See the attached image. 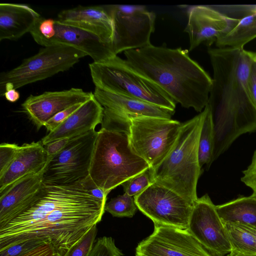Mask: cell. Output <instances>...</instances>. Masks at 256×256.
Instances as JSON below:
<instances>
[{"mask_svg": "<svg viewBox=\"0 0 256 256\" xmlns=\"http://www.w3.org/2000/svg\"><path fill=\"white\" fill-rule=\"evenodd\" d=\"M95 187L88 176L67 185L43 184L31 202L0 226V250L49 244L56 256H66L104 212L106 201L94 196Z\"/></svg>", "mask_w": 256, "mask_h": 256, "instance_id": "obj_1", "label": "cell"}, {"mask_svg": "<svg viewBox=\"0 0 256 256\" xmlns=\"http://www.w3.org/2000/svg\"><path fill=\"white\" fill-rule=\"evenodd\" d=\"M213 70L208 102L214 134L212 162L239 136L256 130V104L250 86V51L208 48Z\"/></svg>", "mask_w": 256, "mask_h": 256, "instance_id": "obj_2", "label": "cell"}, {"mask_svg": "<svg viewBox=\"0 0 256 256\" xmlns=\"http://www.w3.org/2000/svg\"><path fill=\"white\" fill-rule=\"evenodd\" d=\"M126 60L139 73L185 108L201 112L208 104L212 79L186 50L151 44L125 51Z\"/></svg>", "mask_w": 256, "mask_h": 256, "instance_id": "obj_3", "label": "cell"}, {"mask_svg": "<svg viewBox=\"0 0 256 256\" xmlns=\"http://www.w3.org/2000/svg\"><path fill=\"white\" fill-rule=\"evenodd\" d=\"M206 114L182 123L178 136L172 150L156 166L150 168L152 182L178 193L192 203L198 198L196 186L202 174L198 159V143Z\"/></svg>", "mask_w": 256, "mask_h": 256, "instance_id": "obj_4", "label": "cell"}, {"mask_svg": "<svg viewBox=\"0 0 256 256\" xmlns=\"http://www.w3.org/2000/svg\"><path fill=\"white\" fill-rule=\"evenodd\" d=\"M150 168L134 151L126 134L102 128L98 132L88 176L96 187L108 194Z\"/></svg>", "mask_w": 256, "mask_h": 256, "instance_id": "obj_5", "label": "cell"}, {"mask_svg": "<svg viewBox=\"0 0 256 256\" xmlns=\"http://www.w3.org/2000/svg\"><path fill=\"white\" fill-rule=\"evenodd\" d=\"M89 68L96 88L170 110L176 108V102L164 90L117 56L105 61L93 62Z\"/></svg>", "mask_w": 256, "mask_h": 256, "instance_id": "obj_6", "label": "cell"}, {"mask_svg": "<svg viewBox=\"0 0 256 256\" xmlns=\"http://www.w3.org/2000/svg\"><path fill=\"white\" fill-rule=\"evenodd\" d=\"M86 56L68 46H44L36 54L24 60L18 66L0 74V94L2 96L7 89L16 90L67 70Z\"/></svg>", "mask_w": 256, "mask_h": 256, "instance_id": "obj_7", "label": "cell"}, {"mask_svg": "<svg viewBox=\"0 0 256 256\" xmlns=\"http://www.w3.org/2000/svg\"><path fill=\"white\" fill-rule=\"evenodd\" d=\"M182 123L171 118L138 116L130 119L131 147L151 168L158 165L174 146Z\"/></svg>", "mask_w": 256, "mask_h": 256, "instance_id": "obj_8", "label": "cell"}, {"mask_svg": "<svg viewBox=\"0 0 256 256\" xmlns=\"http://www.w3.org/2000/svg\"><path fill=\"white\" fill-rule=\"evenodd\" d=\"M34 41L43 46L66 45L74 47L90 56L94 62L108 60L116 55L112 44L80 28L58 20L40 17L30 32Z\"/></svg>", "mask_w": 256, "mask_h": 256, "instance_id": "obj_9", "label": "cell"}, {"mask_svg": "<svg viewBox=\"0 0 256 256\" xmlns=\"http://www.w3.org/2000/svg\"><path fill=\"white\" fill-rule=\"evenodd\" d=\"M97 136L98 132L94 130L72 138L49 160L43 172V184L67 185L86 179Z\"/></svg>", "mask_w": 256, "mask_h": 256, "instance_id": "obj_10", "label": "cell"}, {"mask_svg": "<svg viewBox=\"0 0 256 256\" xmlns=\"http://www.w3.org/2000/svg\"><path fill=\"white\" fill-rule=\"evenodd\" d=\"M114 26L113 50L122 52L138 49L150 44L154 30L156 14L144 6L104 5Z\"/></svg>", "mask_w": 256, "mask_h": 256, "instance_id": "obj_11", "label": "cell"}, {"mask_svg": "<svg viewBox=\"0 0 256 256\" xmlns=\"http://www.w3.org/2000/svg\"><path fill=\"white\" fill-rule=\"evenodd\" d=\"M134 200L138 208L154 224L188 228L194 203L176 192L153 182Z\"/></svg>", "mask_w": 256, "mask_h": 256, "instance_id": "obj_12", "label": "cell"}, {"mask_svg": "<svg viewBox=\"0 0 256 256\" xmlns=\"http://www.w3.org/2000/svg\"><path fill=\"white\" fill-rule=\"evenodd\" d=\"M94 97L104 108L101 128L128 134L130 119L138 116L171 118L175 110L128 96L95 88Z\"/></svg>", "mask_w": 256, "mask_h": 256, "instance_id": "obj_13", "label": "cell"}, {"mask_svg": "<svg viewBox=\"0 0 256 256\" xmlns=\"http://www.w3.org/2000/svg\"><path fill=\"white\" fill-rule=\"evenodd\" d=\"M188 230L212 256L232 252L225 226L208 194L195 201Z\"/></svg>", "mask_w": 256, "mask_h": 256, "instance_id": "obj_14", "label": "cell"}, {"mask_svg": "<svg viewBox=\"0 0 256 256\" xmlns=\"http://www.w3.org/2000/svg\"><path fill=\"white\" fill-rule=\"evenodd\" d=\"M136 256H212L188 229L154 224V230L140 242Z\"/></svg>", "mask_w": 256, "mask_h": 256, "instance_id": "obj_15", "label": "cell"}, {"mask_svg": "<svg viewBox=\"0 0 256 256\" xmlns=\"http://www.w3.org/2000/svg\"><path fill=\"white\" fill-rule=\"evenodd\" d=\"M93 94L91 92L74 88L61 91L46 92L40 95L30 96L22 106L29 118L40 129L58 112L86 102Z\"/></svg>", "mask_w": 256, "mask_h": 256, "instance_id": "obj_16", "label": "cell"}, {"mask_svg": "<svg viewBox=\"0 0 256 256\" xmlns=\"http://www.w3.org/2000/svg\"><path fill=\"white\" fill-rule=\"evenodd\" d=\"M230 18L211 6H196L188 11V22L184 29L189 36L190 50L204 42L208 46L228 29Z\"/></svg>", "mask_w": 256, "mask_h": 256, "instance_id": "obj_17", "label": "cell"}, {"mask_svg": "<svg viewBox=\"0 0 256 256\" xmlns=\"http://www.w3.org/2000/svg\"><path fill=\"white\" fill-rule=\"evenodd\" d=\"M211 6L230 18L228 29L215 43L217 48L243 49L256 38V14L250 4Z\"/></svg>", "mask_w": 256, "mask_h": 256, "instance_id": "obj_18", "label": "cell"}, {"mask_svg": "<svg viewBox=\"0 0 256 256\" xmlns=\"http://www.w3.org/2000/svg\"><path fill=\"white\" fill-rule=\"evenodd\" d=\"M104 108L94 95L74 112L53 131L40 140L44 146L49 142L64 138H73L95 130L102 124Z\"/></svg>", "mask_w": 256, "mask_h": 256, "instance_id": "obj_19", "label": "cell"}, {"mask_svg": "<svg viewBox=\"0 0 256 256\" xmlns=\"http://www.w3.org/2000/svg\"><path fill=\"white\" fill-rule=\"evenodd\" d=\"M58 20L95 34L103 41L112 44L114 26L111 17L104 5L78 6L61 11Z\"/></svg>", "mask_w": 256, "mask_h": 256, "instance_id": "obj_20", "label": "cell"}, {"mask_svg": "<svg viewBox=\"0 0 256 256\" xmlns=\"http://www.w3.org/2000/svg\"><path fill=\"white\" fill-rule=\"evenodd\" d=\"M48 161V156L41 140L20 146L8 168L0 176V192L28 175L43 171Z\"/></svg>", "mask_w": 256, "mask_h": 256, "instance_id": "obj_21", "label": "cell"}, {"mask_svg": "<svg viewBox=\"0 0 256 256\" xmlns=\"http://www.w3.org/2000/svg\"><path fill=\"white\" fill-rule=\"evenodd\" d=\"M44 171L28 175L0 192V226L28 205L43 184Z\"/></svg>", "mask_w": 256, "mask_h": 256, "instance_id": "obj_22", "label": "cell"}, {"mask_svg": "<svg viewBox=\"0 0 256 256\" xmlns=\"http://www.w3.org/2000/svg\"><path fill=\"white\" fill-rule=\"evenodd\" d=\"M40 17L28 5L0 4V40H16L30 32Z\"/></svg>", "mask_w": 256, "mask_h": 256, "instance_id": "obj_23", "label": "cell"}, {"mask_svg": "<svg viewBox=\"0 0 256 256\" xmlns=\"http://www.w3.org/2000/svg\"><path fill=\"white\" fill-rule=\"evenodd\" d=\"M216 210L223 222L256 225V194L216 206Z\"/></svg>", "mask_w": 256, "mask_h": 256, "instance_id": "obj_24", "label": "cell"}, {"mask_svg": "<svg viewBox=\"0 0 256 256\" xmlns=\"http://www.w3.org/2000/svg\"><path fill=\"white\" fill-rule=\"evenodd\" d=\"M228 232L232 252L244 254H256V246L253 234L246 224L224 222Z\"/></svg>", "mask_w": 256, "mask_h": 256, "instance_id": "obj_25", "label": "cell"}, {"mask_svg": "<svg viewBox=\"0 0 256 256\" xmlns=\"http://www.w3.org/2000/svg\"><path fill=\"white\" fill-rule=\"evenodd\" d=\"M206 114L198 143V159L201 168L206 164L208 169L212 164L214 149V134L212 116L208 104L204 108Z\"/></svg>", "mask_w": 256, "mask_h": 256, "instance_id": "obj_26", "label": "cell"}, {"mask_svg": "<svg viewBox=\"0 0 256 256\" xmlns=\"http://www.w3.org/2000/svg\"><path fill=\"white\" fill-rule=\"evenodd\" d=\"M134 197L125 193L112 198L106 204L104 210L110 213L113 216L122 218L132 217L136 210Z\"/></svg>", "mask_w": 256, "mask_h": 256, "instance_id": "obj_27", "label": "cell"}, {"mask_svg": "<svg viewBox=\"0 0 256 256\" xmlns=\"http://www.w3.org/2000/svg\"><path fill=\"white\" fill-rule=\"evenodd\" d=\"M152 182L148 168L126 180L122 185L125 193L134 197L144 191Z\"/></svg>", "mask_w": 256, "mask_h": 256, "instance_id": "obj_28", "label": "cell"}, {"mask_svg": "<svg viewBox=\"0 0 256 256\" xmlns=\"http://www.w3.org/2000/svg\"><path fill=\"white\" fill-rule=\"evenodd\" d=\"M88 256H123L112 237L98 238Z\"/></svg>", "mask_w": 256, "mask_h": 256, "instance_id": "obj_29", "label": "cell"}, {"mask_svg": "<svg viewBox=\"0 0 256 256\" xmlns=\"http://www.w3.org/2000/svg\"><path fill=\"white\" fill-rule=\"evenodd\" d=\"M96 224L94 225L66 256H88L96 241Z\"/></svg>", "mask_w": 256, "mask_h": 256, "instance_id": "obj_30", "label": "cell"}, {"mask_svg": "<svg viewBox=\"0 0 256 256\" xmlns=\"http://www.w3.org/2000/svg\"><path fill=\"white\" fill-rule=\"evenodd\" d=\"M20 146L16 144L2 143L0 145V176L8 168Z\"/></svg>", "mask_w": 256, "mask_h": 256, "instance_id": "obj_31", "label": "cell"}, {"mask_svg": "<svg viewBox=\"0 0 256 256\" xmlns=\"http://www.w3.org/2000/svg\"><path fill=\"white\" fill-rule=\"evenodd\" d=\"M82 104H74L58 112L46 122L44 126L48 132L53 131L78 108Z\"/></svg>", "mask_w": 256, "mask_h": 256, "instance_id": "obj_32", "label": "cell"}, {"mask_svg": "<svg viewBox=\"0 0 256 256\" xmlns=\"http://www.w3.org/2000/svg\"><path fill=\"white\" fill-rule=\"evenodd\" d=\"M243 174L241 180L251 188L254 193L256 194V150L254 154L250 164L243 172Z\"/></svg>", "mask_w": 256, "mask_h": 256, "instance_id": "obj_33", "label": "cell"}, {"mask_svg": "<svg viewBox=\"0 0 256 256\" xmlns=\"http://www.w3.org/2000/svg\"><path fill=\"white\" fill-rule=\"evenodd\" d=\"M73 138H61L45 145L44 146L48 156L49 160L61 152Z\"/></svg>", "mask_w": 256, "mask_h": 256, "instance_id": "obj_34", "label": "cell"}, {"mask_svg": "<svg viewBox=\"0 0 256 256\" xmlns=\"http://www.w3.org/2000/svg\"><path fill=\"white\" fill-rule=\"evenodd\" d=\"M38 246L32 244H22L12 246L4 250H0V256H19Z\"/></svg>", "mask_w": 256, "mask_h": 256, "instance_id": "obj_35", "label": "cell"}, {"mask_svg": "<svg viewBox=\"0 0 256 256\" xmlns=\"http://www.w3.org/2000/svg\"><path fill=\"white\" fill-rule=\"evenodd\" d=\"M19 256H56L52 246L42 244L20 254Z\"/></svg>", "mask_w": 256, "mask_h": 256, "instance_id": "obj_36", "label": "cell"}, {"mask_svg": "<svg viewBox=\"0 0 256 256\" xmlns=\"http://www.w3.org/2000/svg\"><path fill=\"white\" fill-rule=\"evenodd\" d=\"M250 86L253 99L256 104V62L254 61L250 75Z\"/></svg>", "mask_w": 256, "mask_h": 256, "instance_id": "obj_37", "label": "cell"}, {"mask_svg": "<svg viewBox=\"0 0 256 256\" xmlns=\"http://www.w3.org/2000/svg\"><path fill=\"white\" fill-rule=\"evenodd\" d=\"M3 96L8 101L10 102H16L20 97L19 92L15 88H8L6 90Z\"/></svg>", "mask_w": 256, "mask_h": 256, "instance_id": "obj_38", "label": "cell"}, {"mask_svg": "<svg viewBox=\"0 0 256 256\" xmlns=\"http://www.w3.org/2000/svg\"><path fill=\"white\" fill-rule=\"evenodd\" d=\"M247 224L248 226V228L251 230V231L253 234V236L254 238V240L255 244H256V225H251V224Z\"/></svg>", "mask_w": 256, "mask_h": 256, "instance_id": "obj_39", "label": "cell"}, {"mask_svg": "<svg viewBox=\"0 0 256 256\" xmlns=\"http://www.w3.org/2000/svg\"><path fill=\"white\" fill-rule=\"evenodd\" d=\"M236 256H256V254H252V255H248V254H240V253H238V252H233Z\"/></svg>", "mask_w": 256, "mask_h": 256, "instance_id": "obj_40", "label": "cell"}, {"mask_svg": "<svg viewBox=\"0 0 256 256\" xmlns=\"http://www.w3.org/2000/svg\"><path fill=\"white\" fill-rule=\"evenodd\" d=\"M226 256H236V255H235L234 253L233 252H232L231 253L228 254Z\"/></svg>", "mask_w": 256, "mask_h": 256, "instance_id": "obj_41", "label": "cell"}]
</instances>
